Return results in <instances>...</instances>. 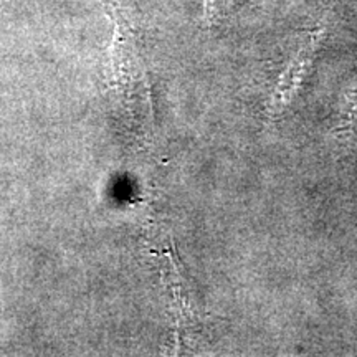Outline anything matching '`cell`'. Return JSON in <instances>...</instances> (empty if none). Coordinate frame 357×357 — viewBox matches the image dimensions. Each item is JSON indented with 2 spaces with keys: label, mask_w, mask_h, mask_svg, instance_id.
Segmentation results:
<instances>
[{
  "label": "cell",
  "mask_w": 357,
  "mask_h": 357,
  "mask_svg": "<svg viewBox=\"0 0 357 357\" xmlns=\"http://www.w3.org/2000/svg\"><path fill=\"white\" fill-rule=\"evenodd\" d=\"M236 0H204V10H205V19L211 24L222 19L223 15H227L231 10V7L235 6Z\"/></svg>",
  "instance_id": "obj_2"
},
{
  "label": "cell",
  "mask_w": 357,
  "mask_h": 357,
  "mask_svg": "<svg viewBox=\"0 0 357 357\" xmlns=\"http://www.w3.org/2000/svg\"><path fill=\"white\" fill-rule=\"evenodd\" d=\"M342 119L346 124L357 126V84L352 86L342 101Z\"/></svg>",
  "instance_id": "obj_3"
},
{
  "label": "cell",
  "mask_w": 357,
  "mask_h": 357,
  "mask_svg": "<svg viewBox=\"0 0 357 357\" xmlns=\"http://www.w3.org/2000/svg\"><path fill=\"white\" fill-rule=\"evenodd\" d=\"M324 30L316 29L314 32L307 35V38L301 43V47L298 48V52L294 53L287 68L276 83V88L271 95L270 106H268V113L270 114H278L283 111L289 102L293 101V98L296 96V93L300 91L307 70L311 68L312 60H314L316 52H318L321 40H323Z\"/></svg>",
  "instance_id": "obj_1"
}]
</instances>
